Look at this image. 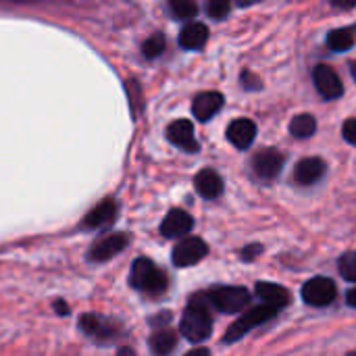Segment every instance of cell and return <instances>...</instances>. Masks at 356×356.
<instances>
[{"mask_svg":"<svg viewBox=\"0 0 356 356\" xmlns=\"http://www.w3.org/2000/svg\"><path fill=\"white\" fill-rule=\"evenodd\" d=\"M192 227H194V219H192L186 211L173 209V211H169V215L163 219V223H161V234H163L165 238H181V236L190 234Z\"/></svg>","mask_w":356,"mask_h":356,"instance_id":"cell-13","label":"cell"},{"mask_svg":"<svg viewBox=\"0 0 356 356\" xmlns=\"http://www.w3.org/2000/svg\"><path fill=\"white\" fill-rule=\"evenodd\" d=\"M263 252V246L261 244H250V246H246L244 250H242V259L244 261H252V259H257V254H261Z\"/></svg>","mask_w":356,"mask_h":356,"instance_id":"cell-30","label":"cell"},{"mask_svg":"<svg viewBox=\"0 0 356 356\" xmlns=\"http://www.w3.org/2000/svg\"><path fill=\"white\" fill-rule=\"evenodd\" d=\"M79 330L100 344H108V342L117 340V336H119L117 321L102 317V315H94V313H88L79 319Z\"/></svg>","mask_w":356,"mask_h":356,"instance_id":"cell-5","label":"cell"},{"mask_svg":"<svg viewBox=\"0 0 356 356\" xmlns=\"http://www.w3.org/2000/svg\"><path fill=\"white\" fill-rule=\"evenodd\" d=\"M129 244V236L127 234H108L100 240H96L92 244V248L88 250V261L90 263H106L113 257H117L119 252H123Z\"/></svg>","mask_w":356,"mask_h":356,"instance_id":"cell-6","label":"cell"},{"mask_svg":"<svg viewBox=\"0 0 356 356\" xmlns=\"http://www.w3.org/2000/svg\"><path fill=\"white\" fill-rule=\"evenodd\" d=\"M119 215V204L113 198H104L102 202H98L83 219V227L86 229H102L108 227L111 223H115Z\"/></svg>","mask_w":356,"mask_h":356,"instance_id":"cell-11","label":"cell"},{"mask_svg":"<svg viewBox=\"0 0 356 356\" xmlns=\"http://www.w3.org/2000/svg\"><path fill=\"white\" fill-rule=\"evenodd\" d=\"M254 138H257V123L250 119H236L227 127V140L240 150H246L254 142Z\"/></svg>","mask_w":356,"mask_h":356,"instance_id":"cell-14","label":"cell"},{"mask_svg":"<svg viewBox=\"0 0 356 356\" xmlns=\"http://www.w3.org/2000/svg\"><path fill=\"white\" fill-rule=\"evenodd\" d=\"M342 134H344V140H346L348 144L356 146V119H346V121H344Z\"/></svg>","mask_w":356,"mask_h":356,"instance_id":"cell-28","label":"cell"},{"mask_svg":"<svg viewBox=\"0 0 356 356\" xmlns=\"http://www.w3.org/2000/svg\"><path fill=\"white\" fill-rule=\"evenodd\" d=\"M350 71H353V77H355V81H356V63L350 65Z\"/></svg>","mask_w":356,"mask_h":356,"instance_id":"cell-35","label":"cell"},{"mask_svg":"<svg viewBox=\"0 0 356 356\" xmlns=\"http://www.w3.org/2000/svg\"><path fill=\"white\" fill-rule=\"evenodd\" d=\"M356 42V25L353 27H340L330 31L327 35V46L336 52H346L355 46Z\"/></svg>","mask_w":356,"mask_h":356,"instance_id":"cell-20","label":"cell"},{"mask_svg":"<svg viewBox=\"0 0 356 356\" xmlns=\"http://www.w3.org/2000/svg\"><path fill=\"white\" fill-rule=\"evenodd\" d=\"M257 296L267 302V305H273L277 309H284L288 302H290V294L284 286L280 284H267V282H261L257 284Z\"/></svg>","mask_w":356,"mask_h":356,"instance_id":"cell-19","label":"cell"},{"mask_svg":"<svg viewBox=\"0 0 356 356\" xmlns=\"http://www.w3.org/2000/svg\"><path fill=\"white\" fill-rule=\"evenodd\" d=\"M232 8V0H209L207 2V13L211 19H223L227 17Z\"/></svg>","mask_w":356,"mask_h":356,"instance_id":"cell-26","label":"cell"},{"mask_svg":"<svg viewBox=\"0 0 356 356\" xmlns=\"http://www.w3.org/2000/svg\"><path fill=\"white\" fill-rule=\"evenodd\" d=\"M127 94H129V102H131V108H134V117L138 115V108L142 106V102L138 100L140 96H142V92H140V86H138V81H127Z\"/></svg>","mask_w":356,"mask_h":356,"instance_id":"cell-27","label":"cell"},{"mask_svg":"<svg viewBox=\"0 0 356 356\" xmlns=\"http://www.w3.org/2000/svg\"><path fill=\"white\" fill-rule=\"evenodd\" d=\"M209 40V27L204 23H188L179 33V46L186 50H200Z\"/></svg>","mask_w":356,"mask_h":356,"instance_id":"cell-18","label":"cell"},{"mask_svg":"<svg viewBox=\"0 0 356 356\" xmlns=\"http://www.w3.org/2000/svg\"><path fill=\"white\" fill-rule=\"evenodd\" d=\"M240 2V6H250L252 2H257V0H238Z\"/></svg>","mask_w":356,"mask_h":356,"instance_id":"cell-34","label":"cell"},{"mask_svg":"<svg viewBox=\"0 0 356 356\" xmlns=\"http://www.w3.org/2000/svg\"><path fill=\"white\" fill-rule=\"evenodd\" d=\"M302 300L311 307H327L336 300V284L330 277H313L302 286Z\"/></svg>","mask_w":356,"mask_h":356,"instance_id":"cell-7","label":"cell"},{"mask_svg":"<svg viewBox=\"0 0 356 356\" xmlns=\"http://www.w3.org/2000/svg\"><path fill=\"white\" fill-rule=\"evenodd\" d=\"M177 346V336L171 330H161L150 338V350L154 355H169Z\"/></svg>","mask_w":356,"mask_h":356,"instance_id":"cell-21","label":"cell"},{"mask_svg":"<svg viewBox=\"0 0 356 356\" xmlns=\"http://www.w3.org/2000/svg\"><path fill=\"white\" fill-rule=\"evenodd\" d=\"M129 284L148 296H161L165 294L169 282L167 275L148 259H136L131 265V275H129Z\"/></svg>","mask_w":356,"mask_h":356,"instance_id":"cell-2","label":"cell"},{"mask_svg":"<svg viewBox=\"0 0 356 356\" xmlns=\"http://www.w3.org/2000/svg\"><path fill=\"white\" fill-rule=\"evenodd\" d=\"M223 94L219 92H202L194 98V104H192V111H194V117L198 121H209L213 119L221 106H223Z\"/></svg>","mask_w":356,"mask_h":356,"instance_id":"cell-15","label":"cell"},{"mask_svg":"<svg viewBox=\"0 0 356 356\" xmlns=\"http://www.w3.org/2000/svg\"><path fill=\"white\" fill-rule=\"evenodd\" d=\"M169 13L179 21H188V19L196 17L198 6L194 0H169Z\"/></svg>","mask_w":356,"mask_h":356,"instance_id":"cell-23","label":"cell"},{"mask_svg":"<svg viewBox=\"0 0 356 356\" xmlns=\"http://www.w3.org/2000/svg\"><path fill=\"white\" fill-rule=\"evenodd\" d=\"M56 313L58 315H67L69 313V309H67V305L63 300H56Z\"/></svg>","mask_w":356,"mask_h":356,"instance_id":"cell-33","label":"cell"},{"mask_svg":"<svg viewBox=\"0 0 356 356\" xmlns=\"http://www.w3.org/2000/svg\"><path fill=\"white\" fill-rule=\"evenodd\" d=\"M325 173V163L317 156H311V159H302L296 169H294V179L300 184V186H311L315 181H319Z\"/></svg>","mask_w":356,"mask_h":356,"instance_id":"cell-17","label":"cell"},{"mask_svg":"<svg viewBox=\"0 0 356 356\" xmlns=\"http://www.w3.org/2000/svg\"><path fill=\"white\" fill-rule=\"evenodd\" d=\"M346 302H348L353 309H356V288L355 290H350V292L346 294Z\"/></svg>","mask_w":356,"mask_h":356,"instance_id":"cell-32","label":"cell"},{"mask_svg":"<svg viewBox=\"0 0 356 356\" xmlns=\"http://www.w3.org/2000/svg\"><path fill=\"white\" fill-rule=\"evenodd\" d=\"M165 46H167L165 35H163V33H152V35L142 44V52H144L146 58H156V56H161V54L165 52Z\"/></svg>","mask_w":356,"mask_h":356,"instance_id":"cell-24","label":"cell"},{"mask_svg":"<svg viewBox=\"0 0 356 356\" xmlns=\"http://www.w3.org/2000/svg\"><path fill=\"white\" fill-rule=\"evenodd\" d=\"M242 86H244L246 90H259V88H261V79H259L254 73L244 71V73H242Z\"/></svg>","mask_w":356,"mask_h":356,"instance_id":"cell-29","label":"cell"},{"mask_svg":"<svg viewBox=\"0 0 356 356\" xmlns=\"http://www.w3.org/2000/svg\"><path fill=\"white\" fill-rule=\"evenodd\" d=\"M207 302H209L207 294L192 296L179 323V334L194 344L204 342L213 332V319H211Z\"/></svg>","mask_w":356,"mask_h":356,"instance_id":"cell-1","label":"cell"},{"mask_svg":"<svg viewBox=\"0 0 356 356\" xmlns=\"http://www.w3.org/2000/svg\"><path fill=\"white\" fill-rule=\"evenodd\" d=\"M207 254H209V246L204 244V240L186 238L173 248L171 259H173L175 267H192V265L200 263Z\"/></svg>","mask_w":356,"mask_h":356,"instance_id":"cell-8","label":"cell"},{"mask_svg":"<svg viewBox=\"0 0 356 356\" xmlns=\"http://www.w3.org/2000/svg\"><path fill=\"white\" fill-rule=\"evenodd\" d=\"M277 311H282V309H277V307H273V305H263V307H254V309H250L248 313H244L236 323H232L229 325V330L225 332V336H223V342L225 344H234V342H238L240 338H244L248 332H252L254 327H259V325H263V323H267L269 319H273L275 315H277Z\"/></svg>","mask_w":356,"mask_h":356,"instance_id":"cell-3","label":"cell"},{"mask_svg":"<svg viewBox=\"0 0 356 356\" xmlns=\"http://www.w3.org/2000/svg\"><path fill=\"white\" fill-rule=\"evenodd\" d=\"M194 186H196L198 194L207 200H215L223 192V179L219 177V173L215 169H202L194 177Z\"/></svg>","mask_w":356,"mask_h":356,"instance_id":"cell-16","label":"cell"},{"mask_svg":"<svg viewBox=\"0 0 356 356\" xmlns=\"http://www.w3.org/2000/svg\"><path fill=\"white\" fill-rule=\"evenodd\" d=\"M315 131H317V121L313 115H296L290 123V134L294 138L305 140V138H311Z\"/></svg>","mask_w":356,"mask_h":356,"instance_id":"cell-22","label":"cell"},{"mask_svg":"<svg viewBox=\"0 0 356 356\" xmlns=\"http://www.w3.org/2000/svg\"><path fill=\"white\" fill-rule=\"evenodd\" d=\"M13 2H29V0H13Z\"/></svg>","mask_w":356,"mask_h":356,"instance_id":"cell-36","label":"cell"},{"mask_svg":"<svg viewBox=\"0 0 356 356\" xmlns=\"http://www.w3.org/2000/svg\"><path fill=\"white\" fill-rule=\"evenodd\" d=\"M338 269H340V273H342V277H344L346 282H356V250L346 252V254L340 259Z\"/></svg>","mask_w":356,"mask_h":356,"instance_id":"cell-25","label":"cell"},{"mask_svg":"<svg viewBox=\"0 0 356 356\" xmlns=\"http://www.w3.org/2000/svg\"><path fill=\"white\" fill-rule=\"evenodd\" d=\"M332 4H334L336 8H344V10H348V8L356 6V0H332Z\"/></svg>","mask_w":356,"mask_h":356,"instance_id":"cell-31","label":"cell"},{"mask_svg":"<svg viewBox=\"0 0 356 356\" xmlns=\"http://www.w3.org/2000/svg\"><path fill=\"white\" fill-rule=\"evenodd\" d=\"M167 138L171 144H175L177 148L186 150V152H198V142L194 136V125L188 119H177L167 127Z\"/></svg>","mask_w":356,"mask_h":356,"instance_id":"cell-12","label":"cell"},{"mask_svg":"<svg viewBox=\"0 0 356 356\" xmlns=\"http://www.w3.org/2000/svg\"><path fill=\"white\" fill-rule=\"evenodd\" d=\"M207 298L217 311L227 315L240 313L250 302V294L242 286H215L207 292Z\"/></svg>","mask_w":356,"mask_h":356,"instance_id":"cell-4","label":"cell"},{"mask_svg":"<svg viewBox=\"0 0 356 356\" xmlns=\"http://www.w3.org/2000/svg\"><path fill=\"white\" fill-rule=\"evenodd\" d=\"M313 81L325 100H336L342 96V81L330 65H317L313 71Z\"/></svg>","mask_w":356,"mask_h":356,"instance_id":"cell-10","label":"cell"},{"mask_svg":"<svg viewBox=\"0 0 356 356\" xmlns=\"http://www.w3.org/2000/svg\"><path fill=\"white\" fill-rule=\"evenodd\" d=\"M284 167V154L275 148H263L252 159V169L261 179H275Z\"/></svg>","mask_w":356,"mask_h":356,"instance_id":"cell-9","label":"cell"}]
</instances>
